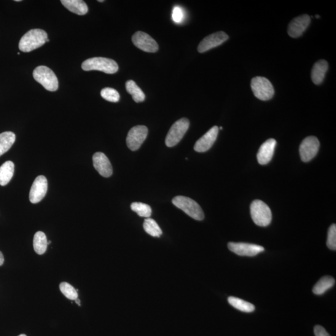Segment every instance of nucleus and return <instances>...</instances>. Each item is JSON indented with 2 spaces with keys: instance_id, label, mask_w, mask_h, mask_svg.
<instances>
[{
  "instance_id": "nucleus-31",
  "label": "nucleus",
  "mask_w": 336,
  "mask_h": 336,
  "mask_svg": "<svg viewBox=\"0 0 336 336\" xmlns=\"http://www.w3.org/2000/svg\"><path fill=\"white\" fill-rule=\"evenodd\" d=\"M172 18L174 23L179 24L182 22L184 18V13L183 10L179 7H174Z\"/></svg>"
},
{
  "instance_id": "nucleus-22",
  "label": "nucleus",
  "mask_w": 336,
  "mask_h": 336,
  "mask_svg": "<svg viewBox=\"0 0 336 336\" xmlns=\"http://www.w3.org/2000/svg\"><path fill=\"white\" fill-rule=\"evenodd\" d=\"M16 140V135L12 131L0 134V157L9 151Z\"/></svg>"
},
{
  "instance_id": "nucleus-30",
  "label": "nucleus",
  "mask_w": 336,
  "mask_h": 336,
  "mask_svg": "<svg viewBox=\"0 0 336 336\" xmlns=\"http://www.w3.org/2000/svg\"><path fill=\"white\" fill-rule=\"evenodd\" d=\"M327 246L332 251L336 250V225L332 224L328 230Z\"/></svg>"
},
{
  "instance_id": "nucleus-29",
  "label": "nucleus",
  "mask_w": 336,
  "mask_h": 336,
  "mask_svg": "<svg viewBox=\"0 0 336 336\" xmlns=\"http://www.w3.org/2000/svg\"><path fill=\"white\" fill-rule=\"evenodd\" d=\"M101 94L102 98L107 101L118 102L120 101V94L114 88L110 87L104 88L102 90Z\"/></svg>"
},
{
  "instance_id": "nucleus-8",
  "label": "nucleus",
  "mask_w": 336,
  "mask_h": 336,
  "mask_svg": "<svg viewBox=\"0 0 336 336\" xmlns=\"http://www.w3.org/2000/svg\"><path fill=\"white\" fill-rule=\"evenodd\" d=\"M149 130L146 126L138 125L134 126L128 133L126 138V145L132 151H136L143 144L146 139Z\"/></svg>"
},
{
  "instance_id": "nucleus-28",
  "label": "nucleus",
  "mask_w": 336,
  "mask_h": 336,
  "mask_svg": "<svg viewBox=\"0 0 336 336\" xmlns=\"http://www.w3.org/2000/svg\"><path fill=\"white\" fill-rule=\"evenodd\" d=\"M61 292L65 297L69 300H76L78 298L77 290L73 286L66 282H63L60 284Z\"/></svg>"
},
{
  "instance_id": "nucleus-17",
  "label": "nucleus",
  "mask_w": 336,
  "mask_h": 336,
  "mask_svg": "<svg viewBox=\"0 0 336 336\" xmlns=\"http://www.w3.org/2000/svg\"><path fill=\"white\" fill-rule=\"evenodd\" d=\"M276 145V141L273 138L268 139L262 145L257 154L258 162L260 165H267L272 159Z\"/></svg>"
},
{
  "instance_id": "nucleus-14",
  "label": "nucleus",
  "mask_w": 336,
  "mask_h": 336,
  "mask_svg": "<svg viewBox=\"0 0 336 336\" xmlns=\"http://www.w3.org/2000/svg\"><path fill=\"white\" fill-rule=\"evenodd\" d=\"M311 18L308 15H303L295 18L289 24L287 33L294 38L299 37L310 25Z\"/></svg>"
},
{
  "instance_id": "nucleus-6",
  "label": "nucleus",
  "mask_w": 336,
  "mask_h": 336,
  "mask_svg": "<svg viewBox=\"0 0 336 336\" xmlns=\"http://www.w3.org/2000/svg\"><path fill=\"white\" fill-rule=\"evenodd\" d=\"M251 88L254 95L261 101H268L272 99L275 90L272 84L267 78L255 77L251 81Z\"/></svg>"
},
{
  "instance_id": "nucleus-13",
  "label": "nucleus",
  "mask_w": 336,
  "mask_h": 336,
  "mask_svg": "<svg viewBox=\"0 0 336 336\" xmlns=\"http://www.w3.org/2000/svg\"><path fill=\"white\" fill-rule=\"evenodd\" d=\"M228 39V36L224 32H216L203 39L199 44L198 50L200 53H205L212 48L219 46L222 43L226 41Z\"/></svg>"
},
{
  "instance_id": "nucleus-23",
  "label": "nucleus",
  "mask_w": 336,
  "mask_h": 336,
  "mask_svg": "<svg viewBox=\"0 0 336 336\" xmlns=\"http://www.w3.org/2000/svg\"><path fill=\"white\" fill-rule=\"evenodd\" d=\"M34 251L38 255L44 254L47 250V241L44 232H37L35 233L33 240Z\"/></svg>"
},
{
  "instance_id": "nucleus-35",
  "label": "nucleus",
  "mask_w": 336,
  "mask_h": 336,
  "mask_svg": "<svg viewBox=\"0 0 336 336\" xmlns=\"http://www.w3.org/2000/svg\"><path fill=\"white\" fill-rule=\"evenodd\" d=\"M319 17H319V15H316V18H319Z\"/></svg>"
},
{
  "instance_id": "nucleus-16",
  "label": "nucleus",
  "mask_w": 336,
  "mask_h": 336,
  "mask_svg": "<svg viewBox=\"0 0 336 336\" xmlns=\"http://www.w3.org/2000/svg\"><path fill=\"white\" fill-rule=\"evenodd\" d=\"M94 168L101 176L109 177L112 175L113 169L109 158L103 153H95L93 156Z\"/></svg>"
},
{
  "instance_id": "nucleus-10",
  "label": "nucleus",
  "mask_w": 336,
  "mask_h": 336,
  "mask_svg": "<svg viewBox=\"0 0 336 336\" xmlns=\"http://www.w3.org/2000/svg\"><path fill=\"white\" fill-rule=\"evenodd\" d=\"M132 41L138 49L147 53H156L159 49L158 43L149 34L137 31L132 36Z\"/></svg>"
},
{
  "instance_id": "nucleus-26",
  "label": "nucleus",
  "mask_w": 336,
  "mask_h": 336,
  "mask_svg": "<svg viewBox=\"0 0 336 336\" xmlns=\"http://www.w3.org/2000/svg\"><path fill=\"white\" fill-rule=\"evenodd\" d=\"M143 228L145 232L150 235L155 236V237H160L163 233L159 225L153 219L147 218L145 219Z\"/></svg>"
},
{
  "instance_id": "nucleus-21",
  "label": "nucleus",
  "mask_w": 336,
  "mask_h": 336,
  "mask_svg": "<svg viewBox=\"0 0 336 336\" xmlns=\"http://www.w3.org/2000/svg\"><path fill=\"white\" fill-rule=\"evenodd\" d=\"M334 284L335 279L332 276H324L320 279L318 283L314 286L313 292L316 295H323L327 290L334 286Z\"/></svg>"
},
{
  "instance_id": "nucleus-4",
  "label": "nucleus",
  "mask_w": 336,
  "mask_h": 336,
  "mask_svg": "<svg viewBox=\"0 0 336 336\" xmlns=\"http://www.w3.org/2000/svg\"><path fill=\"white\" fill-rule=\"evenodd\" d=\"M172 202L177 208L181 209L193 219L197 220L204 219V214L203 209L198 203L193 200L192 199L179 196L174 198Z\"/></svg>"
},
{
  "instance_id": "nucleus-37",
  "label": "nucleus",
  "mask_w": 336,
  "mask_h": 336,
  "mask_svg": "<svg viewBox=\"0 0 336 336\" xmlns=\"http://www.w3.org/2000/svg\"><path fill=\"white\" fill-rule=\"evenodd\" d=\"M19 336H26V335L25 334H21V335H19Z\"/></svg>"
},
{
  "instance_id": "nucleus-5",
  "label": "nucleus",
  "mask_w": 336,
  "mask_h": 336,
  "mask_svg": "<svg viewBox=\"0 0 336 336\" xmlns=\"http://www.w3.org/2000/svg\"><path fill=\"white\" fill-rule=\"evenodd\" d=\"M33 77L45 89L51 92H55L58 89V77L49 67L44 66L37 67L34 70Z\"/></svg>"
},
{
  "instance_id": "nucleus-38",
  "label": "nucleus",
  "mask_w": 336,
  "mask_h": 336,
  "mask_svg": "<svg viewBox=\"0 0 336 336\" xmlns=\"http://www.w3.org/2000/svg\"><path fill=\"white\" fill-rule=\"evenodd\" d=\"M219 129H220V130H222V126H220V127L219 128Z\"/></svg>"
},
{
  "instance_id": "nucleus-1",
  "label": "nucleus",
  "mask_w": 336,
  "mask_h": 336,
  "mask_svg": "<svg viewBox=\"0 0 336 336\" xmlns=\"http://www.w3.org/2000/svg\"><path fill=\"white\" fill-rule=\"evenodd\" d=\"M47 39L46 32L42 29H31L21 37L19 49L24 53L31 52L44 45Z\"/></svg>"
},
{
  "instance_id": "nucleus-7",
  "label": "nucleus",
  "mask_w": 336,
  "mask_h": 336,
  "mask_svg": "<svg viewBox=\"0 0 336 336\" xmlns=\"http://www.w3.org/2000/svg\"><path fill=\"white\" fill-rule=\"evenodd\" d=\"M189 127V121L185 118L176 121L172 125L166 136L165 143L166 146L173 147L179 143L183 138Z\"/></svg>"
},
{
  "instance_id": "nucleus-2",
  "label": "nucleus",
  "mask_w": 336,
  "mask_h": 336,
  "mask_svg": "<svg viewBox=\"0 0 336 336\" xmlns=\"http://www.w3.org/2000/svg\"><path fill=\"white\" fill-rule=\"evenodd\" d=\"M84 71H99L104 73L112 74L118 71V66L113 59L106 58H92L88 59L82 64Z\"/></svg>"
},
{
  "instance_id": "nucleus-25",
  "label": "nucleus",
  "mask_w": 336,
  "mask_h": 336,
  "mask_svg": "<svg viewBox=\"0 0 336 336\" xmlns=\"http://www.w3.org/2000/svg\"><path fill=\"white\" fill-rule=\"evenodd\" d=\"M228 302L233 308L245 313H252L255 311V308L254 305L240 298L230 297L228 298Z\"/></svg>"
},
{
  "instance_id": "nucleus-27",
  "label": "nucleus",
  "mask_w": 336,
  "mask_h": 336,
  "mask_svg": "<svg viewBox=\"0 0 336 336\" xmlns=\"http://www.w3.org/2000/svg\"><path fill=\"white\" fill-rule=\"evenodd\" d=\"M131 209L135 212L139 216L149 218L152 216L151 207L147 204L142 203H133L131 204Z\"/></svg>"
},
{
  "instance_id": "nucleus-34",
  "label": "nucleus",
  "mask_w": 336,
  "mask_h": 336,
  "mask_svg": "<svg viewBox=\"0 0 336 336\" xmlns=\"http://www.w3.org/2000/svg\"><path fill=\"white\" fill-rule=\"evenodd\" d=\"M75 301H76V303L77 304V305L80 306V301L79 298H77V299Z\"/></svg>"
},
{
  "instance_id": "nucleus-32",
  "label": "nucleus",
  "mask_w": 336,
  "mask_h": 336,
  "mask_svg": "<svg viewBox=\"0 0 336 336\" xmlns=\"http://www.w3.org/2000/svg\"><path fill=\"white\" fill-rule=\"evenodd\" d=\"M314 330L316 336H330L323 327L319 325L314 327Z\"/></svg>"
},
{
  "instance_id": "nucleus-24",
  "label": "nucleus",
  "mask_w": 336,
  "mask_h": 336,
  "mask_svg": "<svg viewBox=\"0 0 336 336\" xmlns=\"http://www.w3.org/2000/svg\"><path fill=\"white\" fill-rule=\"evenodd\" d=\"M126 89L132 96L133 100L136 103L145 101V95L144 92L133 80H128L126 82Z\"/></svg>"
},
{
  "instance_id": "nucleus-3",
  "label": "nucleus",
  "mask_w": 336,
  "mask_h": 336,
  "mask_svg": "<svg viewBox=\"0 0 336 336\" xmlns=\"http://www.w3.org/2000/svg\"><path fill=\"white\" fill-rule=\"evenodd\" d=\"M251 214L253 221L260 227H267L272 219V214L270 208L260 200L252 202L251 206Z\"/></svg>"
},
{
  "instance_id": "nucleus-18",
  "label": "nucleus",
  "mask_w": 336,
  "mask_h": 336,
  "mask_svg": "<svg viewBox=\"0 0 336 336\" xmlns=\"http://www.w3.org/2000/svg\"><path fill=\"white\" fill-rule=\"evenodd\" d=\"M328 69V63L326 61L320 60L316 62L311 71V79L314 84H321L325 77Z\"/></svg>"
},
{
  "instance_id": "nucleus-36",
  "label": "nucleus",
  "mask_w": 336,
  "mask_h": 336,
  "mask_svg": "<svg viewBox=\"0 0 336 336\" xmlns=\"http://www.w3.org/2000/svg\"><path fill=\"white\" fill-rule=\"evenodd\" d=\"M98 2H104V1H103V0H99V1H98Z\"/></svg>"
},
{
  "instance_id": "nucleus-9",
  "label": "nucleus",
  "mask_w": 336,
  "mask_h": 336,
  "mask_svg": "<svg viewBox=\"0 0 336 336\" xmlns=\"http://www.w3.org/2000/svg\"><path fill=\"white\" fill-rule=\"evenodd\" d=\"M319 141L316 136L306 137L301 143L300 154L303 162H308L316 157L319 149Z\"/></svg>"
},
{
  "instance_id": "nucleus-20",
  "label": "nucleus",
  "mask_w": 336,
  "mask_h": 336,
  "mask_svg": "<svg viewBox=\"0 0 336 336\" xmlns=\"http://www.w3.org/2000/svg\"><path fill=\"white\" fill-rule=\"evenodd\" d=\"M15 171L14 163L11 161L3 164L0 167V185L2 186L9 183L12 179Z\"/></svg>"
},
{
  "instance_id": "nucleus-12",
  "label": "nucleus",
  "mask_w": 336,
  "mask_h": 336,
  "mask_svg": "<svg viewBox=\"0 0 336 336\" xmlns=\"http://www.w3.org/2000/svg\"><path fill=\"white\" fill-rule=\"evenodd\" d=\"M47 180L44 176H39L35 179L29 193V201L37 204L43 200L47 191Z\"/></svg>"
},
{
  "instance_id": "nucleus-33",
  "label": "nucleus",
  "mask_w": 336,
  "mask_h": 336,
  "mask_svg": "<svg viewBox=\"0 0 336 336\" xmlns=\"http://www.w3.org/2000/svg\"><path fill=\"white\" fill-rule=\"evenodd\" d=\"M4 255H3L2 252H0V266L3 265L4 263Z\"/></svg>"
},
{
  "instance_id": "nucleus-19",
  "label": "nucleus",
  "mask_w": 336,
  "mask_h": 336,
  "mask_svg": "<svg viewBox=\"0 0 336 336\" xmlns=\"http://www.w3.org/2000/svg\"><path fill=\"white\" fill-rule=\"evenodd\" d=\"M61 4L70 12L78 15H84L88 12V7L82 0H62Z\"/></svg>"
},
{
  "instance_id": "nucleus-15",
  "label": "nucleus",
  "mask_w": 336,
  "mask_h": 336,
  "mask_svg": "<svg viewBox=\"0 0 336 336\" xmlns=\"http://www.w3.org/2000/svg\"><path fill=\"white\" fill-rule=\"evenodd\" d=\"M219 127L214 126L209 130L204 135L199 139L195 145L196 152L203 153L208 151L214 145L218 136Z\"/></svg>"
},
{
  "instance_id": "nucleus-11",
  "label": "nucleus",
  "mask_w": 336,
  "mask_h": 336,
  "mask_svg": "<svg viewBox=\"0 0 336 336\" xmlns=\"http://www.w3.org/2000/svg\"><path fill=\"white\" fill-rule=\"evenodd\" d=\"M228 248L231 252L240 256L254 257L265 251L263 247L247 243H229Z\"/></svg>"
}]
</instances>
